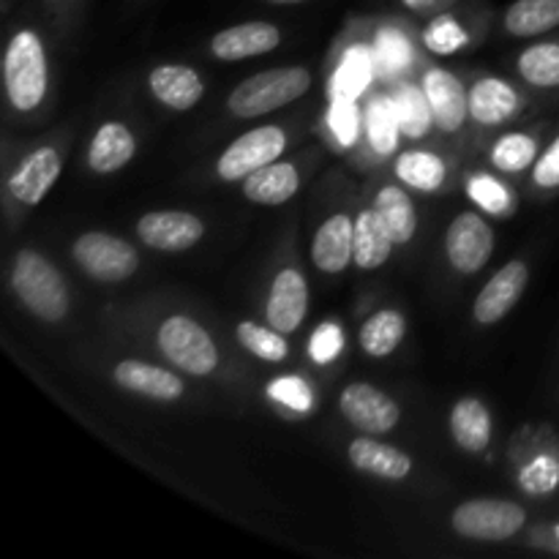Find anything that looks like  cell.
I'll return each instance as SVG.
<instances>
[{
	"mask_svg": "<svg viewBox=\"0 0 559 559\" xmlns=\"http://www.w3.org/2000/svg\"><path fill=\"white\" fill-rule=\"evenodd\" d=\"M371 74V58L364 49H353L344 60V66L338 69L336 82H333V91H336V98H355L360 91H364L366 80Z\"/></svg>",
	"mask_w": 559,
	"mask_h": 559,
	"instance_id": "836d02e7",
	"label": "cell"
},
{
	"mask_svg": "<svg viewBox=\"0 0 559 559\" xmlns=\"http://www.w3.org/2000/svg\"><path fill=\"white\" fill-rule=\"evenodd\" d=\"M331 129L342 145H353L355 134H358V109H355L353 98H336L331 109Z\"/></svg>",
	"mask_w": 559,
	"mask_h": 559,
	"instance_id": "74e56055",
	"label": "cell"
},
{
	"mask_svg": "<svg viewBox=\"0 0 559 559\" xmlns=\"http://www.w3.org/2000/svg\"><path fill=\"white\" fill-rule=\"evenodd\" d=\"M158 349L169 364H175L186 374L207 377L218 366V349L211 333L200 322L183 314L164 320V325L158 328Z\"/></svg>",
	"mask_w": 559,
	"mask_h": 559,
	"instance_id": "277c9868",
	"label": "cell"
},
{
	"mask_svg": "<svg viewBox=\"0 0 559 559\" xmlns=\"http://www.w3.org/2000/svg\"><path fill=\"white\" fill-rule=\"evenodd\" d=\"M374 211L380 213L385 227L391 229L393 240L396 243H409L415 238V229H418V213H415L413 200L404 189L399 186H385L380 189L374 200Z\"/></svg>",
	"mask_w": 559,
	"mask_h": 559,
	"instance_id": "484cf974",
	"label": "cell"
},
{
	"mask_svg": "<svg viewBox=\"0 0 559 559\" xmlns=\"http://www.w3.org/2000/svg\"><path fill=\"white\" fill-rule=\"evenodd\" d=\"M559 25V0H516L506 11V27L511 36L530 38Z\"/></svg>",
	"mask_w": 559,
	"mask_h": 559,
	"instance_id": "d4e9b609",
	"label": "cell"
},
{
	"mask_svg": "<svg viewBox=\"0 0 559 559\" xmlns=\"http://www.w3.org/2000/svg\"><path fill=\"white\" fill-rule=\"evenodd\" d=\"M519 109V96L508 82L495 80H480L478 85L469 93V115L475 123L480 126H500L508 118H513Z\"/></svg>",
	"mask_w": 559,
	"mask_h": 559,
	"instance_id": "cb8c5ba5",
	"label": "cell"
},
{
	"mask_svg": "<svg viewBox=\"0 0 559 559\" xmlns=\"http://www.w3.org/2000/svg\"><path fill=\"white\" fill-rule=\"evenodd\" d=\"M300 189V175L293 164L273 162L243 178V194L257 205H284Z\"/></svg>",
	"mask_w": 559,
	"mask_h": 559,
	"instance_id": "ffe728a7",
	"label": "cell"
},
{
	"mask_svg": "<svg viewBox=\"0 0 559 559\" xmlns=\"http://www.w3.org/2000/svg\"><path fill=\"white\" fill-rule=\"evenodd\" d=\"M282 44V33L271 22H243L227 31H218L211 41L213 58L218 60H249L267 55Z\"/></svg>",
	"mask_w": 559,
	"mask_h": 559,
	"instance_id": "9a60e30c",
	"label": "cell"
},
{
	"mask_svg": "<svg viewBox=\"0 0 559 559\" xmlns=\"http://www.w3.org/2000/svg\"><path fill=\"white\" fill-rule=\"evenodd\" d=\"M453 530L469 540H508L527 524L522 506L508 500H469L453 511Z\"/></svg>",
	"mask_w": 559,
	"mask_h": 559,
	"instance_id": "5b68a950",
	"label": "cell"
},
{
	"mask_svg": "<svg viewBox=\"0 0 559 559\" xmlns=\"http://www.w3.org/2000/svg\"><path fill=\"white\" fill-rule=\"evenodd\" d=\"M287 147V134L278 126L246 131L218 156L216 173L222 180H243L265 164H273Z\"/></svg>",
	"mask_w": 559,
	"mask_h": 559,
	"instance_id": "52a82bcc",
	"label": "cell"
},
{
	"mask_svg": "<svg viewBox=\"0 0 559 559\" xmlns=\"http://www.w3.org/2000/svg\"><path fill=\"white\" fill-rule=\"evenodd\" d=\"M338 349H342V331L336 325H322L314 333V338H311V355L320 364H328L331 358H336Z\"/></svg>",
	"mask_w": 559,
	"mask_h": 559,
	"instance_id": "ab89813d",
	"label": "cell"
},
{
	"mask_svg": "<svg viewBox=\"0 0 559 559\" xmlns=\"http://www.w3.org/2000/svg\"><path fill=\"white\" fill-rule=\"evenodd\" d=\"M306 311H309V284L306 276L295 267H284L276 273L271 287V298H267L265 317L276 331L295 333L300 328V322L306 320Z\"/></svg>",
	"mask_w": 559,
	"mask_h": 559,
	"instance_id": "7c38bea8",
	"label": "cell"
},
{
	"mask_svg": "<svg viewBox=\"0 0 559 559\" xmlns=\"http://www.w3.org/2000/svg\"><path fill=\"white\" fill-rule=\"evenodd\" d=\"M136 235L151 249L178 254V251H186L200 243L202 235H205V224L194 213L153 211L136 222Z\"/></svg>",
	"mask_w": 559,
	"mask_h": 559,
	"instance_id": "30bf717a",
	"label": "cell"
},
{
	"mask_svg": "<svg viewBox=\"0 0 559 559\" xmlns=\"http://www.w3.org/2000/svg\"><path fill=\"white\" fill-rule=\"evenodd\" d=\"M271 396L293 409H309V404H311L309 385H306L304 380H298V377H287V380L273 382Z\"/></svg>",
	"mask_w": 559,
	"mask_h": 559,
	"instance_id": "f35d334b",
	"label": "cell"
},
{
	"mask_svg": "<svg viewBox=\"0 0 559 559\" xmlns=\"http://www.w3.org/2000/svg\"><path fill=\"white\" fill-rule=\"evenodd\" d=\"M557 538H559V524H557Z\"/></svg>",
	"mask_w": 559,
	"mask_h": 559,
	"instance_id": "f6af8a7d",
	"label": "cell"
},
{
	"mask_svg": "<svg viewBox=\"0 0 559 559\" xmlns=\"http://www.w3.org/2000/svg\"><path fill=\"white\" fill-rule=\"evenodd\" d=\"M311 262L322 273L347 271L349 262H355V222L344 213L325 218L320 224L311 243Z\"/></svg>",
	"mask_w": 559,
	"mask_h": 559,
	"instance_id": "2e32d148",
	"label": "cell"
},
{
	"mask_svg": "<svg viewBox=\"0 0 559 559\" xmlns=\"http://www.w3.org/2000/svg\"><path fill=\"white\" fill-rule=\"evenodd\" d=\"M11 287L20 304L44 322H60L69 311V289L58 267L44 254L22 249L11 267Z\"/></svg>",
	"mask_w": 559,
	"mask_h": 559,
	"instance_id": "6da1fadb",
	"label": "cell"
},
{
	"mask_svg": "<svg viewBox=\"0 0 559 559\" xmlns=\"http://www.w3.org/2000/svg\"><path fill=\"white\" fill-rule=\"evenodd\" d=\"M273 5H295V3H306V0H267Z\"/></svg>",
	"mask_w": 559,
	"mask_h": 559,
	"instance_id": "ee69618b",
	"label": "cell"
},
{
	"mask_svg": "<svg viewBox=\"0 0 559 559\" xmlns=\"http://www.w3.org/2000/svg\"><path fill=\"white\" fill-rule=\"evenodd\" d=\"M60 169H63L60 153L47 145L38 147V151L31 153V156L22 158V164L9 178L11 197L20 200L22 205H38V202L49 194L55 180L60 178Z\"/></svg>",
	"mask_w": 559,
	"mask_h": 559,
	"instance_id": "4fadbf2b",
	"label": "cell"
},
{
	"mask_svg": "<svg viewBox=\"0 0 559 559\" xmlns=\"http://www.w3.org/2000/svg\"><path fill=\"white\" fill-rule=\"evenodd\" d=\"M112 377L126 391L156 399V402H178L183 396V382H180V377H175L167 369L145 364V360H120L115 366Z\"/></svg>",
	"mask_w": 559,
	"mask_h": 559,
	"instance_id": "e0dca14e",
	"label": "cell"
},
{
	"mask_svg": "<svg viewBox=\"0 0 559 559\" xmlns=\"http://www.w3.org/2000/svg\"><path fill=\"white\" fill-rule=\"evenodd\" d=\"M424 93L431 115L442 131H459L469 115V96L462 80L445 69H431L424 76Z\"/></svg>",
	"mask_w": 559,
	"mask_h": 559,
	"instance_id": "5bb4252c",
	"label": "cell"
},
{
	"mask_svg": "<svg viewBox=\"0 0 559 559\" xmlns=\"http://www.w3.org/2000/svg\"><path fill=\"white\" fill-rule=\"evenodd\" d=\"M519 74L535 87L559 85V44H535L519 55Z\"/></svg>",
	"mask_w": 559,
	"mask_h": 559,
	"instance_id": "f546056e",
	"label": "cell"
},
{
	"mask_svg": "<svg viewBox=\"0 0 559 559\" xmlns=\"http://www.w3.org/2000/svg\"><path fill=\"white\" fill-rule=\"evenodd\" d=\"M535 153H538V142L527 134H506L491 151V162L497 169L506 173H522V169L533 167Z\"/></svg>",
	"mask_w": 559,
	"mask_h": 559,
	"instance_id": "d6a6232c",
	"label": "cell"
},
{
	"mask_svg": "<svg viewBox=\"0 0 559 559\" xmlns=\"http://www.w3.org/2000/svg\"><path fill=\"white\" fill-rule=\"evenodd\" d=\"M311 87V74L304 66H284V69H267L240 82L227 98L229 112L238 118H260V115L282 109L298 102Z\"/></svg>",
	"mask_w": 559,
	"mask_h": 559,
	"instance_id": "7a4b0ae2",
	"label": "cell"
},
{
	"mask_svg": "<svg viewBox=\"0 0 559 559\" xmlns=\"http://www.w3.org/2000/svg\"><path fill=\"white\" fill-rule=\"evenodd\" d=\"M366 123H369V140L377 151L385 156V153H393V147L399 145V115L396 107L388 102L385 96H377L374 102L366 109Z\"/></svg>",
	"mask_w": 559,
	"mask_h": 559,
	"instance_id": "4dcf8cb0",
	"label": "cell"
},
{
	"mask_svg": "<svg viewBox=\"0 0 559 559\" xmlns=\"http://www.w3.org/2000/svg\"><path fill=\"white\" fill-rule=\"evenodd\" d=\"M445 251L451 265L462 276H473V273H478L491 260L495 233L486 224V218H480V213H462L448 227Z\"/></svg>",
	"mask_w": 559,
	"mask_h": 559,
	"instance_id": "9c48e42d",
	"label": "cell"
},
{
	"mask_svg": "<svg viewBox=\"0 0 559 559\" xmlns=\"http://www.w3.org/2000/svg\"><path fill=\"white\" fill-rule=\"evenodd\" d=\"M147 85H151V93L164 107L178 109V112L197 107L202 93H205L200 74L189 66H158L147 76Z\"/></svg>",
	"mask_w": 559,
	"mask_h": 559,
	"instance_id": "ac0fdd59",
	"label": "cell"
},
{
	"mask_svg": "<svg viewBox=\"0 0 559 559\" xmlns=\"http://www.w3.org/2000/svg\"><path fill=\"white\" fill-rule=\"evenodd\" d=\"M451 435L467 453H484L491 442V415L480 399H459L451 409Z\"/></svg>",
	"mask_w": 559,
	"mask_h": 559,
	"instance_id": "7402d4cb",
	"label": "cell"
},
{
	"mask_svg": "<svg viewBox=\"0 0 559 559\" xmlns=\"http://www.w3.org/2000/svg\"><path fill=\"white\" fill-rule=\"evenodd\" d=\"M393 107H396L404 134L413 136V140H420V136L429 134L435 115H431L429 98H426V93L420 87L399 85L396 96H393Z\"/></svg>",
	"mask_w": 559,
	"mask_h": 559,
	"instance_id": "83f0119b",
	"label": "cell"
},
{
	"mask_svg": "<svg viewBox=\"0 0 559 559\" xmlns=\"http://www.w3.org/2000/svg\"><path fill=\"white\" fill-rule=\"evenodd\" d=\"M519 484L527 495L544 497L559 486V459L555 456H538L519 473Z\"/></svg>",
	"mask_w": 559,
	"mask_h": 559,
	"instance_id": "e575fe53",
	"label": "cell"
},
{
	"mask_svg": "<svg viewBox=\"0 0 559 559\" xmlns=\"http://www.w3.org/2000/svg\"><path fill=\"white\" fill-rule=\"evenodd\" d=\"M402 3L404 5H407V9H426V5H429V3H435V0H402Z\"/></svg>",
	"mask_w": 559,
	"mask_h": 559,
	"instance_id": "7bdbcfd3",
	"label": "cell"
},
{
	"mask_svg": "<svg viewBox=\"0 0 559 559\" xmlns=\"http://www.w3.org/2000/svg\"><path fill=\"white\" fill-rule=\"evenodd\" d=\"M338 409L364 435H388L391 429H396L399 418H402L399 404L369 382H353L344 388Z\"/></svg>",
	"mask_w": 559,
	"mask_h": 559,
	"instance_id": "ba28073f",
	"label": "cell"
},
{
	"mask_svg": "<svg viewBox=\"0 0 559 559\" xmlns=\"http://www.w3.org/2000/svg\"><path fill=\"white\" fill-rule=\"evenodd\" d=\"M527 282L530 271L522 260H511L508 265H502L489 278V284L480 289L478 298H475V322H480V325H495L502 317L511 314V309L519 304L524 289H527Z\"/></svg>",
	"mask_w": 559,
	"mask_h": 559,
	"instance_id": "8fae6325",
	"label": "cell"
},
{
	"mask_svg": "<svg viewBox=\"0 0 559 559\" xmlns=\"http://www.w3.org/2000/svg\"><path fill=\"white\" fill-rule=\"evenodd\" d=\"M380 58L385 60V63L404 66V63H407V58H409L407 41H404L399 33H385V36L380 38Z\"/></svg>",
	"mask_w": 559,
	"mask_h": 559,
	"instance_id": "b9f144b4",
	"label": "cell"
},
{
	"mask_svg": "<svg viewBox=\"0 0 559 559\" xmlns=\"http://www.w3.org/2000/svg\"><path fill=\"white\" fill-rule=\"evenodd\" d=\"M396 173L413 189L437 191L442 186V180H445V164H442V158L431 156V153L409 151L404 156H399Z\"/></svg>",
	"mask_w": 559,
	"mask_h": 559,
	"instance_id": "f1b7e54d",
	"label": "cell"
},
{
	"mask_svg": "<svg viewBox=\"0 0 559 559\" xmlns=\"http://www.w3.org/2000/svg\"><path fill=\"white\" fill-rule=\"evenodd\" d=\"M469 197H473L475 205H480L484 211L495 213V216H506L511 213V194L502 183H497L491 175H475L467 186Z\"/></svg>",
	"mask_w": 559,
	"mask_h": 559,
	"instance_id": "d590c367",
	"label": "cell"
},
{
	"mask_svg": "<svg viewBox=\"0 0 559 559\" xmlns=\"http://www.w3.org/2000/svg\"><path fill=\"white\" fill-rule=\"evenodd\" d=\"M393 246H396V240H393L391 229L385 227L380 213H358V218H355V265L364 267V271L385 265Z\"/></svg>",
	"mask_w": 559,
	"mask_h": 559,
	"instance_id": "603a6c76",
	"label": "cell"
},
{
	"mask_svg": "<svg viewBox=\"0 0 559 559\" xmlns=\"http://www.w3.org/2000/svg\"><path fill=\"white\" fill-rule=\"evenodd\" d=\"M238 342L243 344L249 353L257 358L267 360V364H282L289 355V344L284 342V333L276 328H262L257 322H240L238 325Z\"/></svg>",
	"mask_w": 559,
	"mask_h": 559,
	"instance_id": "1f68e13d",
	"label": "cell"
},
{
	"mask_svg": "<svg viewBox=\"0 0 559 559\" xmlns=\"http://www.w3.org/2000/svg\"><path fill=\"white\" fill-rule=\"evenodd\" d=\"M424 41L431 52L451 55L456 52L459 47L467 44V33H464V27L459 25L453 16H440V20H435L429 27H426Z\"/></svg>",
	"mask_w": 559,
	"mask_h": 559,
	"instance_id": "8d00e7d4",
	"label": "cell"
},
{
	"mask_svg": "<svg viewBox=\"0 0 559 559\" xmlns=\"http://www.w3.org/2000/svg\"><path fill=\"white\" fill-rule=\"evenodd\" d=\"M404 333H407V320L399 311L382 309L360 328V347L371 358H388L402 344Z\"/></svg>",
	"mask_w": 559,
	"mask_h": 559,
	"instance_id": "4316f807",
	"label": "cell"
},
{
	"mask_svg": "<svg viewBox=\"0 0 559 559\" xmlns=\"http://www.w3.org/2000/svg\"><path fill=\"white\" fill-rule=\"evenodd\" d=\"M533 178L540 189H557L559 186V136L555 140V145L538 158Z\"/></svg>",
	"mask_w": 559,
	"mask_h": 559,
	"instance_id": "60d3db41",
	"label": "cell"
},
{
	"mask_svg": "<svg viewBox=\"0 0 559 559\" xmlns=\"http://www.w3.org/2000/svg\"><path fill=\"white\" fill-rule=\"evenodd\" d=\"M5 91L20 112H31L47 93V52L33 31H20L5 49Z\"/></svg>",
	"mask_w": 559,
	"mask_h": 559,
	"instance_id": "3957f363",
	"label": "cell"
},
{
	"mask_svg": "<svg viewBox=\"0 0 559 559\" xmlns=\"http://www.w3.org/2000/svg\"><path fill=\"white\" fill-rule=\"evenodd\" d=\"M136 153V140L123 123H104L102 129L96 131L91 142V151H87V167L98 175H109L118 173L120 167L134 158Z\"/></svg>",
	"mask_w": 559,
	"mask_h": 559,
	"instance_id": "44dd1931",
	"label": "cell"
},
{
	"mask_svg": "<svg viewBox=\"0 0 559 559\" xmlns=\"http://www.w3.org/2000/svg\"><path fill=\"white\" fill-rule=\"evenodd\" d=\"M349 462L360 473H369L374 478L385 480H404L413 473V459L407 453L393 445H385V442L371 440V437H358V440L349 442Z\"/></svg>",
	"mask_w": 559,
	"mask_h": 559,
	"instance_id": "d6986e66",
	"label": "cell"
},
{
	"mask_svg": "<svg viewBox=\"0 0 559 559\" xmlns=\"http://www.w3.org/2000/svg\"><path fill=\"white\" fill-rule=\"evenodd\" d=\"M71 254H74L76 265L98 282H123L140 267V254L134 246L109 233L80 235Z\"/></svg>",
	"mask_w": 559,
	"mask_h": 559,
	"instance_id": "8992f818",
	"label": "cell"
}]
</instances>
